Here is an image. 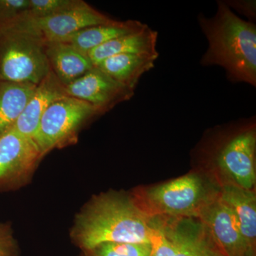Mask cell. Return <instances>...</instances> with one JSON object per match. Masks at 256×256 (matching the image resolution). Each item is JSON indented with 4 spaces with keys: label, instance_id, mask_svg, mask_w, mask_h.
Segmentation results:
<instances>
[{
    "label": "cell",
    "instance_id": "cell-1",
    "mask_svg": "<svg viewBox=\"0 0 256 256\" xmlns=\"http://www.w3.org/2000/svg\"><path fill=\"white\" fill-rule=\"evenodd\" d=\"M152 217L134 197L101 194L76 215L70 238L84 252L106 242L150 244Z\"/></svg>",
    "mask_w": 256,
    "mask_h": 256
},
{
    "label": "cell",
    "instance_id": "cell-2",
    "mask_svg": "<svg viewBox=\"0 0 256 256\" xmlns=\"http://www.w3.org/2000/svg\"><path fill=\"white\" fill-rule=\"evenodd\" d=\"M198 24L208 42L201 60L203 66H218L232 82L256 86V26L239 18L225 2H217L213 18L198 15Z\"/></svg>",
    "mask_w": 256,
    "mask_h": 256
},
{
    "label": "cell",
    "instance_id": "cell-3",
    "mask_svg": "<svg viewBox=\"0 0 256 256\" xmlns=\"http://www.w3.org/2000/svg\"><path fill=\"white\" fill-rule=\"evenodd\" d=\"M104 114L105 112L97 106L64 96L45 111L33 140L44 158L54 150L75 144L82 128L94 118Z\"/></svg>",
    "mask_w": 256,
    "mask_h": 256
},
{
    "label": "cell",
    "instance_id": "cell-4",
    "mask_svg": "<svg viewBox=\"0 0 256 256\" xmlns=\"http://www.w3.org/2000/svg\"><path fill=\"white\" fill-rule=\"evenodd\" d=\"M50 70L44 42L16 28L0 30V82L36 86Z\"/></svg>",
    "mask_w": 256,
    "mask_h": 256
},
{
    "label": "cell",
    "instance_id": "cell-5",
    "mask_svg": "<svg viewBox=\"0 0 256 256\" xmlns=\"http://www.w3.org/2000/svg\"><path fill=\"white\" fill-rule=\"evenodd\" d=\"M216 195L208 194L201 176L188 174L150 188L134 198L150 216L198 218Z\"/></svg>",
    "mask_w": 256,
    "mask_h": 256
},
{
    "label": "cell",
    "instance_id": "cell-6",
    "mask_svg": "<svg viewBox=\"0 0 256 256\" xmlns=\"http://www.w3.org/2000/svg\"><path fill=\"white\" fill-rule=\"evenodd\" d=\"M256 132L255 122L246 124L222 142L212 156L222 174L232 184L252 191L256 182Z\"/></svg>",
    "mask_w": 256,
    "mask_h": 256
},
{
    "label": "cell",
    "instance_id": "cell-7",
    "mask_svg": "<svg viewBox=\"0 0 256 256\" xmlns=\"http://www.w3.org/2000/svg\"><path fill=\"white\" fill-rule=\"evenodd\" d=\"M114 20L80 0L78 4L63 12L44 18L23 16L9 28L30 34L46 44L65 41L80 30Z\"/></svg>",
    "mask_w": 256,
    "mask_h": 256
},
{
    "label": "cell",
    "instance_id": "cell-8",
    "mask_svg": "<svg viewBox=\"0 0 256 256\" xmlns=\"http://www.w3.org/2000/svg\"><path fill=\"white\" fill-rule=\"evenodd\" d=\"M43 158L34 141L13 128L0 136V192L30 183Z\"/></svg>",
    "mask_w": 256,
    "mask_h": 256
},
{
    "label": "cell",
    "instance_id": "cell-9",
    "mask_svg": "<svg viewBox=\"0 0 256 256\" xmlns=\"http://www.w3.org/2000/svg\"><path fill=\"white\" fill-rule=\"evenodd\" d=\"M198 218L206 226L224 256H249L252 249L242 236L235 217L220 194L203 208Z\"/></svg>",
    "mask_w": 256,
    "mask_h": 256
},
{
    "label": "cell",
    "instance_id": "cell-10",
    "mask_svg": "<svg viewBox=\"0 0 256 256\" xmlns=\"http://www.w3.org/2000/svg\"><path fill=\"white\" fill-rule=\"evenodd\" d=\"M66 96L97 106L104 112L134 96V90L120 84L94 66L72 84L65 86Z\"/></svg>",
    "mask_w": 256,
    "mask_h": 256
},
{
    "label": "cell",
    "instance_id": "cell-11",
    "mask_svg": "<svg viewBox=\"0 0 256 256\" xmlns=\"http://www.w3.org/2000/svg\"><path fill=\"white\" fill-rule=\"evenodd\" d=\"M162 220L174 256H224L198 218L170 217Z\"/></svg>",
    "mask_w": 256,
    "mask_h": 256
},
{
    "label": "cell",
    "instance_id": "cell-12",
    "mask_svg": "<svg viewBox=\"0 0 256 256\" xmlns=\"http://www.w3.org/2000/svg\"><path fill=\"white\" fill-rule=\"evenodd\" d=\"M65 96V86L50 70L45 78L36 85L13 129L22 136L33 140L45 111L54 102Z\"/></svg>",
    "mask_w": 256,
    "mask_h": 256
},
{
    "label": "cell",
    "instance_id": "cell-13",
    "mask_svg": "<svg viewBox=\"0 0 256 256\" xmlns=\"http://www.w3.org/2000/svg\"><path fill=\"white\" fill-rule=\"evenodd\" d=\"M50 70L64 86L72 84L94 66L86 54L66 42L46 43Z\"/></svg>",
    "mask_w": 256,
    "mask_h": 256
},
{
    "label": "cell",
    "instance_id": "cell-14",
    "mask_svg": "<svg viewBox=\"0 0 256 256\" xmlns=\"http://www.w3.org/2000/svg\"><path fill=\"white\" fill-rule=\"evenodd\" d=\"M158 32L146 26L137 32L128 34L94 48L87 54L95 66L102 60L119 54H138L159 57L156 50Z\"/></svg>",
    "mask_w": 256,
    "mask_h": 256
},
{
    "label": "cell",
    "instance_id": "cell-15",
    "mask_svg": "<svg viewBox=\"0 0 256 256\" xmlns=\"http://www.w3.org/2000/svg\"><path fill=\"white\" fill-rule=\"evenodd\" d=\"M220 200L233 214L242 236L254 248L256 238V198L252 191L232 184L224 185L220 192Z\"/></svg>",
    "mask_w": 256,
    "mask_h": 256
},
{
    "label": "cell",
    "instance_id": "cell-16",
    "mask_svg": "<svg viewBox=\"0 0 256 256\" xmlns=\"http://www.w3.org/2000/svg\"><path fill=\"white\" fill-rule=\"evenodd\" d=\"M158 57L138 54H119L108 57L95 66L116 82L136 90L140 79L154 66Z\"/></svg>",
    "mask_w": 256,
    "mask_h": 256
},
{
    "label": "cell",
    "instance_id": "cell-17",
    "mask_svg": "<svg viewBox=\"0 0 256 256\" xmlns=\"http://www.w3.org/2000/svg\"><path fill=\"white\" fill-rule=\"evenodd\" d=\"M148 25L138 20L117 21L110 23L96 25L80 30L65 40L84 53L107 43V42L124 36L128 34L143 30Z\"/></svg>",
    "mask_w": 256,
    "mask_h": 256
},
{
    "label": "cell",
    "instance_id": "cell-18",
    "mask_svg": "<svg viewBox=\"0 0 256 256\" xmlns=\"http://www.w3.org/2000/svg\"><path fill=\"white\" fill-rule=\"evenodd\" d=\"M36 86L26 82H0V136L14 127Z\"/></svg>",
    "mask_w": 256,
    "mask_h": 256
},
{
    "label": "cell",
    "instance_id": "cell-19",
    "mask_svg": "<svg viewBox=\"0 0 256 256\" xmlns=\"http://www.w3.org/2000/svg\"><path fill=\"white\" fill-rule=\"evenodd\" d=\"M150 242H106L84 254L89 256H150Z\"/></svg>",
    "mask_w": 256,
    "mask_h": 256
},
{
    "label": "cell",
    "instance_id": "cell-20",
    "mask_svg": "<svg viewBox=\"0 0 256 256\" xmlns=\"http://www.w3.org/2000/svg\"><path fill=\"white\" fill-rule=\"evenodd\" d=\"M80 0H30L26 18H44L66 11Z\"/></svg>",
    "mask_w": 256,
    "mask_h": 256
},
{
    "label": "cell",
    "instance_id": "cell-21",
    "mask_svg": "<svg viewBox=\"0 0 256 256\" xmlns=\"http://www.w3.org/2000/svg\"><path fill=\"white\" fill-rule=\"evenodd\" d=\"M151 225L150 238L151 250L150 256H174L171 242L165 234L162 218L152 217Z\"/></svg>",
    "mask_w": 256,
    "mask_h": 256
},
{
    "label": "cell",
    "instance_id": "cell-22",
    "mask_svg": "<svg viewBox=\"0 0 256 256\" xmlns=\"http://www.w3.org/2000/svg\"><path fill=\"white\" fill-rule=\"evenodd\" d=\"M30 0H0V30L12 25L26 15Z\"/></svg>",
    "mask_w": 256,
    "mask_h": 256
},
{
    "label": "cell",
    "instance_id": "cell-23",
    "mask_svg": "<svg viewBox=\"0 0 256 256\" xmlns=\"http://www.w3.org/2000/svg\"><path fill=\"white\" fill-rule=\"evenodd\" d=\"M20 248L11 225L0 222V256H18Z\"/></svg>",
    "mask_w": 256,
    "mask_h": 256
},
{
    "label": "cell",
    "instance_id": "cell-24",
    "mask_svg": "<svg viewBox=\"0 0 256 256\" xmlns=\"http://www.w3.org/2000/svg\"><path fill=\"white\" fill-rule=\"evenodd\" d=\"M226 4L229 8H235L239 12L248 16L249 18H256V2L255 1H232Z\"/></svg>",
    "mask_w": 256,
    "mask_h": 256
},
{
    "label": "cell",
    "instance_id": "cell-25",
    "mask_svg": "<svg viewBox=\"0 0 256 256\" xmlns=\"http://www.w3.org/2000/svg\"><path fill=\"white\" fill-rule=\"evenodd\" d=\"M88 256L87 254H84V256Z\"/></svg>",
    "mask_w": 256,
    "mask_h": 256
}]
</instances>
